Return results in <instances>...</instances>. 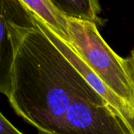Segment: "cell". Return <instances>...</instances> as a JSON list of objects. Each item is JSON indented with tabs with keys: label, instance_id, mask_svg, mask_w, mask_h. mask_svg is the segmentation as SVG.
Returning <instances> with one entry per match:
<instances>
[{
	"label": "cell",
	"instance_id": "cell-1",
	"mask_svg": "<svg viewBox=\"0 0 134 134\" xmlns=\"http://www.w3.org/2000/svg\"><path fill=\"white\" fill-rule=\"evenodd\" d=\"M1 14L13 49L9 102L39 134H60L73 104L83 98H104L35 25L20 1H1Z\"/></svg>",
	"mask_w": 134,
	"mask_h": 134
},
{
	"label": "cell",
	"instance_id": "cell-2",
	"mask_svg": "<svg viewBox=\"0 0 134 134\" xmlns=\"http://www.w3.org/2000/svg\"><path fill=\"white\" fill-rule=\"evenodd\" d=\"M68 26L75 51L112 93L134 110V82L127 58L115 53L95 24L68 19Z\"/></svg>",
	"mask_w": 134,
	"mask_h": 134
},
{
	"label": "cell",
	"instance_id": "cell-3",
	"mask_svg": "<svg viewBox=\"0 0 134 134\" xmlns=\"http://www.w3.org/2000/svg\"><path fill=\"white\" fill-rule=\"evenodd\" d=\"M60 134H132L104 99H80L68 110Z\"/></svg>",
	"mask_w": 134,
	"mask_h": 134
},
{
	"label": "cell",
	"instance_id": "cell-4",
	"mask_svg": "<svg viewBox=\"0 0 134 134\" xmlns=\"http://www.w3.org/2000/svg\"><path fill=\"white\" fill-rule=\"evenodd\" d=\"M34 16L40 19L60 39L71 43L68 19L60 11L52 0H19Z\"/></svg>",
	"mask_w": 134,
	"mask_h": 134
},
{
	"label": "cell",
	"instance_id": "cell-5",
	"mask_svg": "<svg viewBox=\"0 0 134 134\" xmlns=\"http://www.w3.org/2000/svg\"><path fill=\"white\" fill-rule=\"evenodd\" d=\"M60 11L68 18L79 21L102 25L99 16L100 5L96 0H52Z\"/></svg>",
	"mask_w": 134,
	"mask_h": 134
},
{
	"label": "cell",
	"instance_id": "cell-6",
	"mask_svg": "<svg viewBox=\"0 0 134 134\" xmlns=\"http://www.w3.org/2000/svg\"><path fill=\"white\" fill-rule=\"evenodd\" d=\"M0 134H24L16 129L9 120L2 115L0 114Z\"/></svg>",
	"mask_w": 134,
	"mask_h": 134
},
{
	"label": "cell",
	"instance_id": "cell-7",
	"mask_svg": "<svg viewBox=\"0 0 134 134\" xmlns=\"http://www.w3.org/2000/svg\"><path fill=\"white\" fill-rule=\"evenodd\" d=\"M128 62H129V66L130 68V72H131V76L134 82V50L132 51L130 57L127 58Z\"/></svg>",
	"mask_w": 134,
	"mask_h": 134
}]
</instances>
